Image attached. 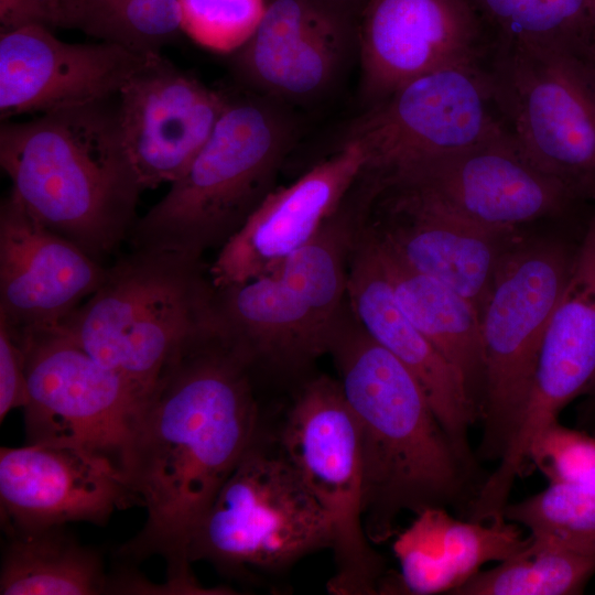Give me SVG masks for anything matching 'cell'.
<instances>
[{
    "label": "cell",
    "instance_id": "obj_1",
    "mask_svg": "<svg viewBox=\"0 0 595 595\" xmlns=\"http://www.w3.org/2000/svg\"><path fill=\"white\" fill-rule=\"evenodd\" d=\"M250 367L217 331L163 369L133 423L121 470L145 508L126 560L160 556L166 580L193 591L188 551L225 482L258 435Z\"/></svg>",
    "mask_w": 595,
    "mask_h": 595
},
{
    "label": "cell",
    "instance_id": "obj_2",
    "mask_svg": "<svg viewBox=\"0 0 595 595\" xmlns=\"http://www.w3.org/2000/svg\"><path fill=\"white\" fill-rule=\"evenodd\" d=\"M328 354L360 429L364 529L371 543H380L396 536L402 512L456 502L472 466L418 379L364 329L349 305Z\"/></svg>",
    "mask_w": 595,
    "mask_h": 595
},
{
    "label": "cell",
    "instance_id": "obj_3",
    "mask_svg": "<svg viewBox=\"0 0 595 595\" xmlns=\"http://www.w3.org/2000/svg\"><path fill=\"white\" fill-rule=\"evenodd\" d=\"M11 193L39 223L99 259L127 240L143 192L105 102L0 128Z\"/></svg>",
    "mask_w": 595,
    "mask_h": 595
},
{
    "label": "cell",
    "instance_id": "obj_4",
    "mask_svg": "<svg viewBox=\"0 0 595 595\" xmlns=\"http://www.w3.org/2000/svg\"><path fill=\"white\" fill-rule=\"evenodd\" d=\"M296 138L286 106L252 91L228 96L210 136L166 194L138 218L132 249L202 259L232 237L273 191Z\"/></svg>",
    "mask_w": 595,
    "mask_h": 595
},
{
    "label": "cell",
    "instance_id": "obj_5",
    "mask_svg": "<svg viewBox=\"0 0 595 595\" xmlns=\"http://www.w3.org/2000/svg\"><path fill=\"white\" fill-rule=\"evenodd\" d=\"M214 296L202 259L133 249L58 327L116 372L142 408L166 365L216 329Z\"/></svg>",
    "mask_w": 595,
    "mask_h": 595
},
{
    "label": "cell",
    "instance_id": "obj_6",
    "mask_svg": "<svg viewBox=\"0 0 595 595\" xmlns=\"http://www.w3.org/2000/svg\"><path fill=\"white\" fill-rule=\"evenodd\" d=\"M360 207L351 188L315 237L273 271L215 289L217 332L250 369L299 371L328 353L348 307Z\"/></svg>",
    "mask_w": 595,
    "mask_h": 595
},
{
    "label": "cell",
    "instance_id": "obj_7",
    "mask_svg": "<svg viewBox=\"0 0 595 595\" xmlns=\"http://www.w3.org/2000/svg\"><path fill=\"white\" fill-rule=\"evenodd\" d=\"M483 66L522 152L578 203H595V60L588 51L493 44Z\"/></svg>",
    "mask_w": 595,
    "mask_h": 595
},
{
    "label": "cell",
    "instance_id": "obj_8",
    "mask_svg": "<svg viewBox=\"0 0 595 595\" xmlns=\"http://www.w3.org/2000/svg\"><path fill=\"white\" fill-rule=\"evenodd\" d=\"M578 245L518 237L499 263L480 315L482 459L499 461L518 428L542 339Z\"/></svg>",
    "mask_w": 595,
    "mask_h": 595
},
{
    "label": "cell",
    "instance_id": "obj_9",
    "mask_svg": "<svg viewBox=\"0 0 595 595\" xmlns=\"http://www.w3.org/2000/svg\"><path fill=\"white\" fill-rule=\"evenodd\" d=\"M333 543L328 515L282 453H270L257 435L216 496L188 556L231 573L279 570Z\"/></svg>",
    "mask_w": 595,
    "mask_h": 595
},
{
    "label": "cell",
    "instance_id": "obj_10",
    "mask_svg": "<svg viewBox=\"0 0 595 595\" xmlns=\"http://www.w3.org/2000/svg\"><path fill=\"white\" fill-rule=\"evenodd\" d=\"M280 452L332 520L336 572L328 591L379 593L383 562L361 516L360 429L338 380L321 375L304 383L283 425Z\"/></svg>",
    "mask_w": 595,
    "mask_h": 595
},
{
    "label": "cell",
    "instance_id": "obj_11",
    "mask_svg": "<svg viewBox=\"0 0 595 595\" xmlns=\"http://www.w3.org/2000/svg\"><path fill=\"white\" fill-rule=\"evenodd\" d=\"M506 130L479 63L442 68L408 82L367 108L344 139L363 147L365 172L386 174Z\"/></svg>",
    "mask_w": 595,
    "mask_h": 595
},
{
    "label": "cell",
    "instance_id": "obj_12",
    "mask_svg": "<svg viewBox=\"0 0 595 595\" xmlns=\"http://www.w3.org/2000/svg\"><path fill=\"white\" fill-rule=\"evenodd\" d=\"M19 336L25 351L28 443L80 447L121 468L141 409L128 385L60 327Z\"/></svg>",
    "mask_w": 595,
    "mask_h": 595
},
{
    "label": "cell",
    "instance_id": "obj_13",
    "mask_svg": "<svg viewBox=\"0 0 595 595\" xmlns=\"http://www.w3.org/2000/svg\"><path fill=\"white\" fill-rule=\"evenodd\" d=\"M363 228L407 268L448 285L479 315L516 229L467 220L409 186L366 175Z\"/></svg>",
    "mask_w": 595,
    "mask_h": 595
},
{
    "label": "cell",
    "instance_id": "obj_14",
    "mask_svg": "<svg viewBox=\"0 0 595 595\" xmlns=\"http://www.w3.org/2000/svg\"><path fill=\"white\" fill-rule=\"evenodd\" d=\"M473 223L516 229L578 203L522 152L508 130L469 148L377 174Z\"/></svg>",
    "mask_w": 595,
    "mask_h": 595
},
{
    "label": "cell",
    "instance_id": "obj_15",
    "mask_svg": "<svg viewBox=\"0 0 595 595\" xmlns=\"http://www.w3.org/2000/svg\"><path fill=\"white\" fill-rule=\"evenodd\" d=\"M490 41L470 0H368L358 26L367 108L408 82L483 62Z\"/></svg>",
    "mask_w": 595,
    "mask_h": 595
},
{
    "label": "cell",
    "instance_id": "obj_16",
    "mask_svg": "<svg viewBox=\"0 0 595 595\" xmlns=\"http://www.w3.org/2000/svg\"><path fill=\"white\" fill-rule=\"evenodd\" d=\"M116 120L142 191L174 182L218 121L227 95L149 53L117 94Z\"/></svg>",
    "mask_w": 595,
    "mask_h": 595
},
{
    "label": "cell",
    "instance_id": "obj_17",
    "mask_svg": "<svg viewBox=\"0 0 595 595\" xmlns=\"http://www.w3.org/2000/svg\"><path fill=\"white\" fill-rule=\"evenodd\" d=\"M357 53L358 29L328 0H270L234 68L249 91L288 106L329 93Z\"/></svg>",
    "mask_w": 595,
    "mask_h": 595
},
{
    "label": "cell",
    "instance_id": "obj_18",
    "mask_svg": "<svg viewBox=\"0 0 595 595\" xmlns=\"http://www.w3.org/2000/svg\"><path fill=\"white\" fill-rule=\"evenodd\" d=\"M140 501L109 457L57 444L0 450L1 522L33 531L71 522L105 524Z\"/></svg>",
    "mask_w": 595,
    "mask_h": 595
},
{
    "label": "cell",
    "instance_id": "obj_19",
    "mask_svg": "<svg viewBox=\"0 0 595 595\" xmlns=\"http://www.w3.org/2000/svg\"><path fill=\"white\" fill-rule=\"evenodd\" d=\"M145 56L102 41L64 42L40 24L1 30V118L106 102Z\"/></svg>",
    "mask_w": 595,
    "mask_h": 595
},
{
    "label": "cell",
    "instance_id": "obj_20",
    "mask_svg": "<svg viewBox=\"0 0 595 595\" xmlns=\"http://www.w3.org/2000/svg\"><path fill=\"white\" fill-rule=\"evenodd\" d=\"M365 165L360 143L344 139L332 155L291 184L273 190L219 248L208 267L214 288L267 274L305 246L342 206Z\"/></svg>",
    "mask_w": 595,
    "mask_h": 595
},
{
    "label": "cell",
    "instance_id": "obj_21",
    "mask_svg": "<svg viewBox=\"0 0 595 595\" xmlns=\"http://www.w3.org/2000/svg\"><path fill=\"white\" fill-rule=\"evenodd\" d=\"M107 268L31 216L10 194L0 207V316L17 333L58 327Z\"/></svg>",
    "mask_w": 595,
    "mask_h": 595
},
{
    "label": "cell",
    "instance_id": "obj_22",
    "mask_svg": "<svg viewBox=\"0 0 595 595\" xmlns=\"http://www.w3.org/2000/svg\"><path fill=\"white\" fill-rule=\"evenodd\" d=\"M595 383V209L559 303L548 323L528 400L498 464L505 478L526 468L532 443Z\"/></svg>",
    "mask_w": 595,
    "mask_h": 595
},
{
    "label": "cell",
    "instance_id": "obj_23",
    "mask_svg": "<svg viewBox=\"0 0 595 595\" xmlns=\"http://www.w3.org/2000/svg\"><path fill=\"white\" fill-rule=\"evenodd\" d=\"M347 301L364 329L418 379L456 451L472 465L468 431L478 418L465 383L399 306L361 225L349 260Z\"/></svg>",
    "mask_w": 595,
    "mask_h": 595
},
{
    "label": "cell",
    "instance_id": "obj_24",
    "mask_svg": "<svg viewBox=\"0 0 595 595\" xmlns=\"http://www.w3.org/2000/svg\"><path fill=\"white\" fill-rule=\"evenodd\" d=\"M521 527L506 519L461 520L444 507H428L396 534L399 573L380 593L453 594L484 564L501 562L528 542Z\"/></svg>",
    "mask_w": 595,
    "mask_h": 595
},
{
    "label": "cell",
    "instance_id": "obj_25",
    "mask_svg": "<svg viewBox=\"0 0 595 595\" xmlns=\"http://www.w3.org/2000/svg\"><path fill=\"white\" fill-rule=\"evenodd\" d=\"M363 230L377 251L399 306L461 376L479 418L484 364L478 313L455 290L407 268Z\"/></svg>",
    "mask_w": 595,
    "mask_h": 595
},
{
    "label": "cell",
    "instance_id": "obj_26",
    "mask_svg": "<svg viewBox=\"0 0 595 595\" xmlns=\"http://www.w3.org/2000/svg\"><path fill=\"white\" fill-rule=\"evenodd\" d=\"M7 534L1 595L107 594L109 574L100 553L79 543L65 526Z\"/></svg>",
    "mask_w": 595,
    "mask_h": 595
},
{
    "label": "cell",
    "instance_id": "obj_27",
    "mask_svg": "<svg viewBox=\"0 0 595 595\" xmlns=\"http://www.w3.org/2000/svg\"><path fill=\"white\" fill-rule=\"evenodd\" d=\"M490 44L588 48L589 0H470Z\"/></svg>",
    "mask_w": 595,
    "mask_h": 595
},
{
    "label": "cell",
    "instance_id": "obj_28",
    "mask_svg": "<svg viewBox=\"0 0 595 595\" xmlns=\"http://www.w3.org/2000/svg\"><path fill=\"white\" fill-rule=\"evenodd\" d=\"M494 567L479 571L453 595H572L595 573V555L533 540Z\"/></svg>",
    "mask_w": 595,
    "mask_h": 595
},
{
    "label": "cell",
    "instance_id": "obj_29",
    "mask_svg": "<svg viewBox=\"0 0 595 595\" xmlns=\"http://www.w3.org/2000/svg\"><path fill=\"white\" fill-rule=\"evenodd\" d=\"M65 10L66 26L140 54L182 32L178 0H65Z\"/></svg>",
    "mask_w": 595,
    "mask_h": 595
},
{
    "label": "cell",
    "instance_id": "obj_30",
    "mask_svg": "<svg viewBox=\"0 0 595 595\" xmlns=\"http://www.w3.org/2000/svg\"><path fill=\"white\" fill-rule=\"evenodd\" d=\"M502 516L529 530L533 540L595 555V489L549 483L521 501L508 502Z\"/></svg>",
    "mask_w": 595,
    "mask_h": 595
},
{
    "label": "cell",
    "instance_id": "obj_31",
    "mask_svg": "<svg viewBox=\"0 0 595 595\" xmlns=\"http://www.w3.org/2000/svg\"><path fill=\"white\" fill-rule=\"evenodd\" d=\"M267 0H178L181 30L198 45L235 53L253 35Z\"/></svg>",
    "mask_w": 595,
    "mask_h": 595
},
{
    "label": "cell",
    "instance_id": "obj_32",
    "mask_svg": "<svg viewBox=\"0 0 595 595\" xmlns=\"http://www.w3.org/2000/svg\"><path fill=\"white\" fill-rule=\"evenodd\" d=\"M529 462L549 483L595 489V437L586 433L555 422L532 443Z\"/></svg>",
    "mask_w": 595,
    "mask_h": 595
},
{
    "label": "cell",
    "instance_id": "obj_33",
    "mask_svg": "<svg viewBox=\"0 0 595 595\" xmlns=\"http://www.w3.org/2000/svg\"><path fill=\"white\" fill-rule=\"evenodd\" d=\"M28 401L25 351L19 334L0 316V420Z\"/></svg>",
    "mask_w": 595,
    "mask_h": 595
},
{
    "label": "cell",
    "instance_id": "obj_34",
    "mask_svg": "<svg viewBox=\"0 0 595 595\" xmlns=\"http://www.w3.org/2000/svg\"><path fill=\"white\" fill-rule=\"evenodd\" d=\"M1 30L30 24L66 26L65 0H0Z\"/></svg>",
    "mask_w": 595,
    "mask_h": 595
},
{
    "label": "cell",
    "instance_id": "obj_35",
    "mask_svg": "<svg viewBox=\"0 0 595 595\" xmlns=\"http://www.w3.org/2000/svg\"><path fill=\"white\" fill-rule=\"evenodd\" d=\"M587 393H591L592 397H593L594 400H595V383H594V386L591 388V390H589Z\"/></svg>",
    "mask_w": 595,
    "mask_h": 595
}]
</instances>
